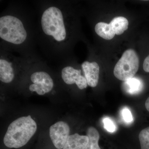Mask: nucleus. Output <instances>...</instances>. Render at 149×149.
<instances>
[{"label":"nucleus","mask_w":149,"mask_h":149,"mask_svg":"<svg viewBox=\"0 0 149 149\" xmlns=\"http://www.w3.org/2000/svg\"><path fill=\"white\" fill-rule=\"evenodd\" d=\"M37 129V123L31 116L17 118L9 125L4 137V144L10 148L23 147L34 136Z\"/></svg>","instance_id":"obj_1"},{"label":"nucleus","mask_w":149,"mask_h":149,"mask_svg":"<svg viewBox=\"0 0 149 149\" xmlns=\"http://www.w3.org/2000/svg\"><path fill=\"white\" fill-rule=\"evenodd\" d=\"M43 32L54 40L62 42L65 40L66 31L61 11L56 7H51L43 13L41 18Z\"/></svg>","instance_id":"obj_2"},{"label":"nucleus","mask_w":149,"mask_h":149,"mask_svg":"<svg viewBox=\"0 0 149 149\" xmlns=\"http://www.w3.org/2000/svg\"><path fill=\"white\" fill-rule=\"evenodd\" d=\"M0 37L8 42L20 45L26 40L27 33L20 19L6 15L0 18Z\"/></svg>","instance_id":"obj_3"},{"label":"nucleus","mask_w":149,"mask_h":149,"mask_svg":"<svg viewBox=\"0 0 149 149\" xmlns=\"http://www.w3.org/2000/svg\"><path fill=\"white\" fill-rule=\"evenodd\" d=\"M139 66L138 54L133 49H128L124 52L115 66L113 74L118 80L126 81L134 77Z\"/></svg>","instance_id":"obj_4"},{"label":"nucleus","mask_w":149,"mask_h":149,"mask_svg":"<svg viewBox=\"0 0 149 149\" xmlns=\"http://www.w3.org/2000/svg\"><path fill=\"white\" fill-rule=\"evenodd\" d=\"M31 80L33 84L29 86V91L36 92L40 95L49 93L53 88V80L47 72L43 71L34 72L31 75Z\"/></svg>","instance_id":"obj_5"},{"label":"nucleus","mask_w":149,"mask_h":149,"mask_svg":"<svg viewBox=\"0 0 149 149\" xmlns=\"http://www.w3.org/2000/svg\"><path fill=\"white\" fill-rule=\"evenodd\" d=\"M70 131L69 125L64 121H58L51 126L50 137L57 149L63 148L70 136Z\"/></svg>","instance_id":"obj_6"},{"label":"nucleus","mask_w":149,"mask_h":149,"mask_svg":"<svg viewBox=\"0 0 149 149\" xmlns=\"http://www.w3.org/2000/svg\"><path fill=\"white\" fill-rule=\"evenodd\" d=\"M81 72L80 70L74 69L71 66L65 67L62 70V78L68 85L75 83L79 89L83 90L87 88L88 84L86 78L81 75Z\"/></svg>","instance_id":"obj_7"},{"label":"nucleus","mask_w":149,"mask_h":149,"mask_svg":"<svg viewBox=\"0 0 149 149\" xmlns=\"http://www.w3.org/2000/svg\"><path fill=\"white\" fill-rule=\"evenodd\" d=\"M82 69L89 86L94 88L97 85L100 73V67L96 62L85 61L82 63Z\"/></svg>","instance_id":"obj_8"},{"label":"nucleus","mask_w":149,"mask_h":149,"mask_svg":"<svg viewBox=\"0 0 149 149\" xmlns=\"http://www.w3.org/2000/svg\"><path fill=\"white\" fill-rule=\"evenodd\" d=\"M88 142V136L75 133L70 135L63 149H85Z\"/></svg>","instance_id":"obj_9"},{"label":"nucleus","mask_w":149,"mask_h":149,"mask_svg":"<svg viewBox=\"0 0 149 149\" xmlns=\"http://www.w3.org/2000/svg\"><path fill=\"white\" fill-rule=\"evenodd\" d=\"M11 63L6 60H0V80L3 83H10L14 78L15 74Z\"/></svg>","instance_id":"obj_10"},{"label":"nucleus","mask_w":149,"mask_h":149,"mask_svg":"<svg viewBox=\"0 0 149 149\" xmlns=\"http://www.w3.org/2000/svg\"><path fill=\"white\" fill-rule=\"evenodd\" d=\"M95 31L99 36L106 40H111L116 35L110 24L104 22L96 24Z\"/></svg>","instance_id":"obj_11"},{"label":"nucleus","mask_w":149,"mask_h":149,"mask_svg":"<svg viewBox=\"0 0 149 149\" xmlns=\"http://www.w3.org/2000/svg\"><path fill=\"white\" fill-rule=\"evenodd\" d=\"M112 28L114 31L116 35H121L128 28V19L123 17H115L110 22Z\"/></svg>","instance_id":"obj_12"},{"label":"nucleus","mask_w":149,"mask_h":149,"mask_svg":"<svg viewBox=\"0 0 149 149\" xmlns=\"http://www.w3.org/2000/svg\"><path fill=\"white\" fill-rule=\"evenodd\" d=\"M87 136L89 138V142L85 149H101L98 144L100 134L95 128L93 127L88 128Z\"/></svg>","instance_id":"obj_13"},{"label":"nucleus","mask_w":149,"mask_h":149,"mask_svg":"<svg viewBox=\"0 0 149 149\" xmlns=\"http://www.w3.org/2000/svg\"><path fill=\"white\" fill-rule=\"evenodd\" d=\"M125 85L128 92L133 94L141 91L143 86L141 80L136 77H133L125 81Z\"/></svg>","instance_id":"obj_14"},{"label":"nucleus","mask_w":149,"mask_h":149,"mask_svg":"<svg viewBox=\"0 0 149 149\" xmlns=\"http://www.w3.org/2000/svg\"><path fill=\"white\" fill-rule=\"evenodd\" d=\"M141 149H149V127L141 130L139 135Z\"/></svg>","instance_id":"obj_15"},{"label":"nucleus","mask_w":149,"mask_h":149,"mask_svg":"<svg viewBox=\"0 0 149 149\" xmlns=\"http://www.w3.org/2000/svg\"><path fill=\"white\" fill-rule=\"evenodd\" d=\"M104 127L109 132L113 133L116 130V126L111 119L106 118L103 120Z\"/></svg>","instance_id":"obj_16"},{"label":"nucleus","mask_w":149,"mask_h":149,"mask_svg":"<svg viewBox=\"0 0 149 149\" xmlns=\"http://www.w3.org/2000/svg\"><path fill=\"white\" fill-rule=\"evenodd\" d=\"M122 115L123 119L125 122L129 123L133 121V118L130 110L127 108H124L122 110Z\"/></svg>","instance_id":"obj_17"},{"label":"nucleus","mask_w":149,"mask_h":149,"mask_svg":"<svg viewBox=\"0 0 149 149\" xmlns=\"http://www.w3.org/2000/svg\"><path fill=\"white\" fill-rule=\"evenodd\" d=\"M143 68L144 71L149 72V55L144 60L143 64Z\"/></svg>","instance_id":"obj_18"},{"label":"nucleus","mask_w":149,"mask_h":149,"mask_svg":"<svg viewBox=\"0 0 149 149\" xmlns=\"http://www.w3.org/2000/svg\"><path fill=\"white\" fill-rule=\"evenodd\" d=\"M145 107L147 110L149 112V97L147 99L145 102Z\"/></svg>","instance_id":"obj_19"}]
</instances>
